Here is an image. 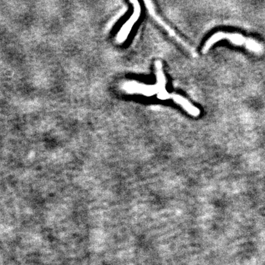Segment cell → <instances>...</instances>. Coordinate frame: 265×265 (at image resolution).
I'll use <instances>...</instances> for the list:
<instances>
[{
  "label": "cell",
  "instance_id": "cell-1",
  "mask_svg": "<svg viewBox=\"0 0 265 265\" xmlns=\"http://www.w3.org/2000/svg\"><path fill=\"white\" fill-rule=\"evenodd\" d=\"M228 40L236 46H244L248 50L257 54L263 51V47L257 41L252 38H245L239 33H225L219 32L215 33L208 39L203 47V52L207 53L215 43L221 40Z\"/></svg>",
  "mask_w": 265,
  "mask_h": 265
},
{
  "label": "cell",
  "instance_id": "cell-2",
  "mask_svg": "<svg viewBox=\"0 0 265 265\" xmlns=\"http://www.w3.org/2000/svg\"><path fill=\"white\" fill-rule=\"evenodd\" d=\"M144 4L146 5V7L147 8L148 11H149V13L150 16H152V18H153L161 27H162L163 29L168 32L169 35L171 36V38H174V40L176 41L178 43H180L181 46H183L184 48L188 50L190 53H191L192 55L197 57V53L195 51V50L190 46L188 43H186L182 38H180L177 33L174 32V30H172V29H171V28L168 25L158 16L157 12H156L154 5H153V3L150 1H145Z\"/></svg>",
  "mask_w": 265,
  "mask_h": 265
},
{
  "label": "cell",
  "instance_id": "cell-3",
  "mask_svg": "<svg viewBox=\"0 0 265 265\" xmlns=\"http://www.w3.org/2000/svg\"><path fill=\"white\" fill-rule=\"evenodd\" d=\"M130 3L133 6V13L129 19L121 27L117 35L116 40L119 44L124 43L127 40L133 26L140 18L141 8L139 2L136 0H131Z\"/></svg>",
  "mask_w": 265,
  "mask_h": 265
},
{
  "label": "cell",
  "instance_id": "cell-4",
  "mask_svg": "<svg viewBox=\"0 0 265 265\" xmlns=\"http://www.w3.org/2000/svg\"><path fill=\"white\" fill-rule=\"evenodd\" d=\"M122 89L128 94H139L146 97H151L158 93L157 83L147 85L136 81H128L123 84Z\"/></svg>",
  "mask_w": 265,
  "mask_h": 265
},
{
  "label": "cell",
  "instance_id": "cell-5",
  "mask_svg": "<svg viewBox=\"0 0 265 265\" xmlns=\"http://www.w3.org/2000/svg\"><path fill=\"white\" fill-rule=\"evenodd\" d=\"M156 76H157V85L158 87L157 97L161 100H169L170 94L166 91V79L164 75L162 63L160 61H156L155 63Z\"/></svg>",
  "mask_w": 265,
  "mask_h": 265
},
{
  "label": "cell",
  "instance_id": "cell-6",
  "mask_svg": "<svg viewBox=\"0 0 265 265\" xmlns=\"http://www.w3.org/2000/svg\"><path fill=\"white\" fill-rule=\"evenodd\" d=\"M169 99L173 100L175 103L180 105L181 107L183 108L186 112H188L190 115L195 117H199L200 115V110L199 108L192 104L191 102L186 99L181 95L172 94H170Z\"/></svg>",
  "mask_w": 265,
  "mask_h": 265
}]
</instances>
